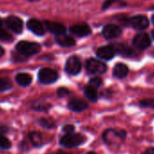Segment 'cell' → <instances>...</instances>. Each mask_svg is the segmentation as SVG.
Segmentation results:
<instances>
[{"label":"cell","instance_id":"1","mask_svg":"<svg viewBox=\"0 0 154 154\" xmlns=\"http://www.w3.org/2000/svg\"><path fill=\"white\" fill-rule=\"evenodd\" d=\"M102 139L107 146H114L119 148L125 142L127 139V131L123 129L109 128L103 132Z\"/></svg>","mask_w":154,"mask_h":154},{"label":"cell","instance_id":"2","mask_svg":"<svg viewBox=\"0 0 154 154\" xmlns=\"http://www.w3.org/2000/svg\"><path fill=\"white\" fill-rule=\"evenodd\" d=\"M86 140H87L86 137L81 133H76V132L64 133V135H63L60 138L59 144L63 148L72 149L85 144Z\"/></svg>","mask_w":154,"mask_h":154},{"label":"cell","instance_id":"3","mask_svg":"<svg viewBox=\"0 0 154 154\" xmlns=\"http://www.w3.org/2000/svg\"><path fill=\"white\" fill-rule=\"evenodd\" d=\"M16 49L24 56H32L41 51V45L35 42L20 41L17 43Z\"/></svg>","mask_w":154,"mask_h":154},{"label":"cell","instance_id":"4","mask_svg":"<svg viewBox=\"0 0 154 154\" xmlns=\"http://www.w3.org/2000/svg\"><path fill=\"white\" fill-rule=\"evenodd\" d=\"M85 69L89 74H103L107 71V65L99 59L90 58L86 61Z\"/></svg>","mask_w":154,"mask_h":154},{"label":"cell","instance_id":"5","mask_svg":"<svg viewBox=\"0 0 154 154\" xmlns=\"http://www.w3.org/2000/svg\"><path fill=\"white\" fill-rule=\"evenodd\" d=\"M58 72L51 68H42L38 72L39 82L43 85H51L57 81Z\"/></svg>","mask_w":154,"mask_h":154},{"label":"cell","instance_id":"6","mask_svg":"<svg viewBox=\"0 0 154 154\" xmlns=\"http://www.w3.org/2000/svg\"><path fill=\"white\" fill-rule=\"evenodd\" d=\"M64 70L69 75H77L82 70V63L80 59L75 55L70 56L65 63Z\"/></svg>","mask_w":154,"mask_h":154},{"label":"cell","instance_id":"7","mask_svg":"<svg viewBox=\"0 0 154 154\" xmlns=\"http://www.w3.org/2000/svg\"><path fill=\"white\" fill-rule=\"evenodd\" d=\"M126 25L131 26L135 30H144L149 26V21L147 17L138 15L131 18H128L126 20Z\"/></svg>","mask_w":154,"mask_h":154},{"label":"cell","instance_id":"8","mask_svg":"<svg viewBox=\"0 0 154 154\" xmlns=\"http://www.w3.org/2000/svg\"><path fill=\"white\" fill-rule=\"evenodd\" d=\"M5 24L8 28H9L11 31H13L16 34H21L24 28L22 19L16 16H10L7 17L5 20Z\"/></svg>","mask_w":154,"mask_h":154},{"label":"cell","instance_id":"9","mask_svg":"<svg viewBox=\"0 0 154 154\" xmlns=\"http://www.w3.org/2000/svg\"><path fill=\"white\" fill-rule=\"evenodd\" d=\"M132 45L140 50L147 49L151 45V40L149 35L145 33H140L136 35L132 39Z\"/></svg>","mask_w":154,"mask_h":154},{"label":"cell","instance_id":"10","mask_svg":"<svg viewBox=\"0 0 154 154\" xmlns=\"http://www.w3.org/2000/svg\"><path fill=\"white\" fill-rule=\"evenodd\" d=\"M122 31L121 27L116 25H113V24L106 25L103 28V31H102L103 37L107 40L117 38L122 35Z\"/></svg>","mask_w":154,"mask_h":154},{"label":"cell","instance_id":"11","mask_svg":"<svg viewBox=\"0 0 154 154\" xmlns=\"http://www.w3.org/2000/svg\"><path fill=\"white\" fill-rule=\"evenodd\" d=\"M69 31L71 32V34L78 37L88 36L92 34L91 27L86 24H77V25L71 26Z\"/></svg>","mask_w":154,"mask_h":154},{"label":"cell","instance_id":"12","mask_svg":"<svg viewBox=\"0 0 154 154\" xmlns=\"http://www.w3.org/2000/svg\"><path fill=\"white\" fill-rule=\"evenodd\" d=\"M96 54L102 60L110 61L115 56L116 51H115V48L112 45H105V46H102V47L98 48L96 51Z\"/></svg>","mask_w":154,"mask_h":154},{"label":"cell","instance_id":"13","mask_svg":"<svg viewBox=\"0 0 154 154\" xmlns=\"http://www.w3.org/2000/svg\"><path fill=\"white\" fill-rule=\"evenodd\" d=\"M26 26L27 28L35 35L38 36H43L45 34V26L44 25L37 19L35 18H31L27 21L26 23Z\"/></svg>","mask_w":154,"mask_h":154},{"label":"cell","instance_id":"14","mask_svg":"<svg viewBox=\"0 0 154 154\" xmlns=\"http://www.w3.org/2000/svg\"><path fill=\"white\" fill-rule=\"evenodd\" d=\"M67 107L70 111L73 112H81L88 108V104L84 100L74 98V99H71L68 102Z\"/></svg>","mask_w":154,"mask_h":154},{"label":"cell","instance_id":"15","mask_svg":"<svg viewBox=\"0 0 154 154\" xmlns=\"http://www.w3.org/2000/svg\"><path fill=\"white\" fill-rule=\"evenodd\" d=\"M45 28L52 34L57 35L61 34L66 33L65 26L58 22H52V21H45Z\"/></svg>","mask_w":154,"mask_h":154},{"label":"cell","instance_id":"16","mask_svg":"<svg viewBox=\"0 0 154 154\" xmlns=\"http://www.w3.org/2000/svg\"><path fill=\"white\" fill-rule=\"evenodd\" d=\"M55 42L62 47H72L75 45V40L66 33L55 35Z\"/></svg>","mask_w":154,"mask_h":154},{"label":"cell","instance_id":"17","mask_svg":"<svg viewBox=\"0 0 154 154\" xmlns=\"http://www.w3.org/2000/svg\"><path fill=\"white\" fill-rule=\"evenodd\" d=\"M84 93H85V97L93 102V103H96L98 101V98H99V94H98V88L95 87L94 85H91V84H88L85 90H84Z\"/></svg>","mask_w":154,"mask_h":154},{"label":"cell","instance_id":"18","mask_svg":"<svg viewBox=\"0 0 154 154\" xmlns=\"http://www.w3.org/2000/svg\"><path fill=\"white\" fill-rule=\"evenodd\" d=\"M128 72H129V68L126 64L124 63H119L117 64H115L114 68H113V71H112V74L114 77L118 79H122V78H125V77L128 75Z\"/></svg>","mask_w":154,"mask_h":154},{"label":"cell","instance_id":"19","mask_svg":"<svg viewBox=\"0 0 154 154\" xmlns=\"http://www.w3.org/2000/svg\"><path fill=\"white\" fill-rule=\"evenodd\" d=\"M115 48L116 53L122 54V56L125 57H134L136 55V53L133 49H131V47L123 45V44H116L115 45H113Z\"/></svg>","mask_w":154,"mask_h":154},{"label":"cell","instance_id":"20","mask_svg":"<svg viewBox=\"0 0 154 154\" xmlns=\"http://www.w3.org/2000/svg\"><path fill=\"white\" fill-rule=\"evenodd\" d=\"M16 82L22 87H27L32 83V76L26 72H19L15 77Z\"/></svg>","mask_w":154,"mask_h":154},{"label":"cell","instance_id":"21","mask_svg":"<svg viewBox=\"0 0 154 154\" xmlns=\"http://www.w3.org/2000/svg\"><path fill=\"white\" fill-rule=\"evenodd\" d=\"M28 138L30 140L31 144L35 147V148H40L44 145V141H43V137L41 135V133L37 132V131H31L28 133Z\"/></svg>","mask_w":154,"mask_h":154},{"label":"cell","instance_id":"22","mask_svg":"<svg viewBox=\"0 0 154 154\" xmlns=\"http://www.w3.org/2000/svg\"><path fill=\"white\" fill-rule=\"evenodd\" d=\"M38 124L43 127L44 129H48V130H51V129H54L55 128V122L51 120V119H47V118H40L38 121H37Z\"/></svg>","mask_w":154,"mask_h":154},{"label":"cell","instance_id":"23","mask_svg":"<svg viewBox=\"0 0 154 154\" xmlns=\"http://www.w3.org/2000/svg\"><path fill=\"white\" fill-rule=\"evenodd\" d=\"M13 87L12 82L8 78H0V92H7L11 90Z\"/></svg>","mask_w":154,"mask_h":154},{"label":"cell","instance_id":"24","mask_svg":"<svg viewBox=\"0 0 154 154\" xmlns=\"http://www.w3.org/2000/svg\"><path fill=\"white\" fill-rule=\"evenodd\" d=\"M12 147V143L5 134L0 133V149H9Z\"/></svg>","mask_w":154,"mask_h":154},{"label":"cell","instance_id":"25","mask_svg":"<svg viewBox=\"0 0 154 154\" xmlns=\"http://www.w3.org/2000/svg\"><path fill=\"white\" fill-rule=\"evenodd\" d=\"M32 108L35 111H38V112H47L51 108V105L45 103L35 102L32 104Z\"/></svg>","mask_w":154,"mask_h":154},{"label":"cell","instance_id":"26","mask_svg":"<svg viewBox=\"0 0 154 154\" xmlns=\"http://www.w3.org/2000/svg\"><path fill=\"white\" fill-rule=\"evenodd\" d=\"M139 105L141 108L153 109L154 110V99H144L139 102Z\"/></svg>","mask_w":154,"mask_h":154},{"label":"cell","instance_id":"27","mask_svg":"<svg viewBox=\"0 0 154 154\" xmlns=\"http://www.w3.org/2000/svg\"><path fill=\"white\" fill-rule=\"evenodd\" d=\"M114 4H122V5H126L125 3H123L122 2V0H105V1L103 2V7H102V8H103V10H106V9H108V8H110L112 5H114Z\"/></svg>","mask_w":154,"mask_h":154},{"label":"cell","instance_id":"28","mask_svg":"<svg viewBox=\"0 0 154 154\" xmlns=\"http://www.w3.org/2000/svg\"><path fill=\"white\" fill-rule=\"evenodd\" d=\"M0 40L5 41V42H10L13 40L12 35L8 31H6L4 28H2L1 26H0Z\"/></svg>","mask_w":154,"mask_h":154},{"label":"cell","instance_id":"29","mask_svg":"<svg viewBox=\"0 0 154 154\" xmlns=\"http://www.w3.org/2000/svg\"><path fill=\"white\" fill-rule=\"evenodd\" d=\"M56 94H57V96H58L59 98H63L64 96H66L67 94H70V91H69L68 89L64 88V87H61V88H59V89L57 90Z\"/></svg>","mask_w":154,"mask_h":154},{"label":"cell","instance_id":"30","mask_svg":"<svg viewBox=\"0 0 154 154\" xmlns=\"http://www.w3.org/2000/svg\"><path fill=\"white\" fill-rule=\"evenodd\" d=\"M89 84H91V85H94L95 87L99 88V87L102 85L103 81H102V79L100 78V77H94V78H92V79L90 80Z\"/></svg>","mask_w":154,"mask_h":154},{"label":"cell","instance_id":"31","mask_svg":"<svg viewBox=\"0 0 154 154\" xmlns=\"http://www.w3.org/2000/svg\"><path fill=\"white\" fill-rule=\"evenodd\" d=\"M74 130H75V127L72 125V124H66L63 127V131L64 133H72V132H74Z\"/></svg>","mask_w":154,"mask_h":154},{"label":"cell","instance_id":"32","mask_svg":"<svg viewBox=\"0 0 154 154\" xmlns=\"http://www.w3.org/2000/svg\"><path fill=\"white\" fill-rule=\"evenodd\" d=\"M141 154H154V146L147 148L144 151L141 152Z\"/></svg>","mask_w":154,"mask_h":154},{"label":"cell","instance_id":"33","mask_svg":"<svg viewBox=\"0 0 154 154\" xmlns=\"http://www.w3.org/2000/svg\"><path fill=\"white\" fill-rule=\"evenodd\" d=\"M9 131L8 127L5 126V125H0V133L1 134H6Z\"/></svg>","mask_w":154,"mask_h":154},{"label":"cell","instance_id":"34","mask_svg":"<svg viewBox=\"0 0 154 154\" xmlns=\"http://www.w3.org/2000/svg\"><path fill=\"white\" fill-rule=\"evenodd\" d=\"M4 54H5V49L0 45V58H1Z\"/></svg>","mask_w":154,"mask_h":154},{"label":"cell","instance_id":"35","mask_svg":"<svg viewBox=\"0 0 154 154\" xmlns=\"http://www.w3.org/2000/svg\"><path fill=\"white\" fill-rule=\"evenodd\" d=\"M54 154H70V153H68V152H66V151L60 150V151H57V152H55Z\"/></svg>","mask_w":154,"mask_h":154},{"label":"cell","instance_id":"36","mask_svg":"<svg viewBox=\"0 0 154 154\" xmlns=\"http://www.w3.org/2000/svg\"><path fill=\"white\" fill-rule=\"evenodd\" d=\"M151 37L154 40V30H152V32H151Z\"/></svg>","mask_w":154,"mask_h":154},{"label":"cell","instance_id":"37","mask_svg":"<svg viewBox=\"0 0 154 154\" xmlns=\"http://www.w3.org/2000/svg\"><path fill=\"white\" fill-rule=\"evenodd\" d=\"M151 23H152V24L154 25V15H153V16L151 17Z\"/></svg>","mask_w":154,"mask_h":154},{"label":"cell","instance_id":"38","mask_svg":"<svg viewBox=\"0 0 154 154\" xmlns=\"http://www.w3.org/2000/svg\"><path fill=\"white\" fill-rule=\"evenodd\" d=\"M86 154H97V153H95V152H94V151H89V152H87Z\"/></svg>","mask_w":154,"mask_h":154},{"label":"cell","instance_id":"39","mask_svg":"<svg viewBox=\"0 0 154 154\" xmlns=\"http://www.w3.org/2000/svg\"><path fill=\"white\" fill-rule=\"evenodd\" d=\"M2 24H3V21H2V19H1V18H0V26H2Z\"/></svg>","mask_w":154,"mask_h":154},{"label":"cell","instance_id":"40","mask_svg":"<svg viewBox=\"0 0 154 154\" xmlns=\"http://www.w3.org/2000/svg\"><path fill=\"white\" fill-rule=\"evenodd\" d=\"M28 1H30V2H34V1H35V0H28Z\"/></svg>","mask_w":154,"mask_h":154}]
</instances>
